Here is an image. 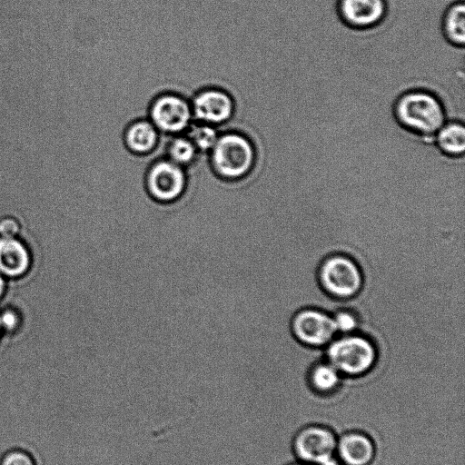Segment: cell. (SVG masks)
I'll return each mask as SVG.
<instances>
[{
  "label": "cell",
  "instance_id": "1",
  "mask_svg": "<svg viewBox=\"0 0 465 465\" xmlns=\"http://www.w3.org/2000/svg\"><path fill=\"white\" fill-rule=\"evenodd\" d=\"M392 115L407 133L433 143V136L449 119L443 98L429 88L414 87L401 93L392 105Z\"/></svg>",
  "mask_w": 465,
  "mask_h": 465
},
{
  "label": "cell",
  "instance_id": "2",
  "mask_svg": "<svg viewBox=\"0 0 465 465\" xmlns=\"http://www.w3.org/2000/svg\"><path fill=\"white\" fill-rule=\"evenodd\" d=\"M210 153L213 172L225 182H238L246 178L256 163V150L252 142L236 132L219 134Z\"/></svg>",
  "mask_w": 465,
  "mask_h": 465
},
{
  "label": "cell",
  "instance_id": "3",
  "mask_svg": "<svg viewBox=\"0 0 465 465\" xmlns=\"http://www.w3.org/2000/svg\"><path fill=\"white\" fill-rule=\"evenodd\" d=\"M325 358L341 374L350 378L365 376L377 365L379 352L367 336L352 333L334 338L324 348Z\"/></svg>",
  "mask_w": 465,
  "mask_h": 465
},
{
  "label": "cell",
  "instance_id": "4",
  "mask_svg": "<svg viewBox=\"0 0 465 465\" xmlns=\"http://www.w3.org/2000/svg\"><path fill=\"white\" fill-rule=\"evenodd\" d=\"M372 246L357 258L345 253L327 256L318 271V280L323 291L337 299H350L356 296L361 292L364 282L359 262Z\"/></svg>",
  "mask_w": 465,
  "mask_h": 465
},
{
  "label": "cell",
  "instance_id": "5",
  "mask_svg": "<svg viewBox=\"0 0 465 465\" xmlns=\"http://www.w3.org/2000/svg\"><path fill=\"white\" fill-rule=\"evenodd\" d=\"M337 437L328 427L319 424L302 428L294 436L292 450L298 460L309 465H337L334 459Z\"/></svg>",
  "mask_w": 465,
  "mask_h": 465
},
{
  "label": "cell",
  "instance_id": "6",
  "mask_svg": "<svg viewBox=\"0 0 465 465\" xmlns=\"http://www.w3.org/2000/svg\"><path fill=\"white\" fill-rule=\"evenodd\" d=\"M188 185L184 167L167 159L152 163L144 177L148 195L160 203H171L180 199Z\"/></svg>",
  "mask_w": 465,
  "mask_h": 465
},
{
  "label": "cell",
  "instance_id": "7",
  "mask_svg": "<svg viewBox=\"0 0 465 465\" xmlns=\"http://www.w3.org/2000/svg\"><path fill=\"white\" fill-rule=\"evenodd\" d=\"M150 121L159 132L178 135L185 132L193 118L191 103L176 94H163L152 103Z\"/></svg>",
  "mask_w": 465,
  "mask_h": 465
},
{
  "label": "cell",
  "instance_id": "8",
  "mask_svg": "<svg viewBox=\"0 0 465 465\" xmlns=\"http://www.w3.org/2000/svg\"><path fill=\"white\" fill-rule=\"evenodd\" d=\"M292 331L302 344L312 348H325L337 331L331 314L317 308H304L292 320Z\"/></svg>",
  "mask_w": 465,
  "mask_h": 465
},
{
  "label": "cell",
  "instance_id": "9",
  "mask_svg": "<svg viewBox=\"0 0 465 465\" xmlns=\"http://www.w3.org/2000/svg\"><path fill=\"white\" fill-rule=\"evenodd\" d=\"M335 12L345 27L369 31L383 24L390 10L387 0H337Z\"/></svg>",
  "mask_w": 465,
  "mask_h": 465
},
{
  "label": "cell",
  "instance_id": "10",
  "mask_svg": "<svg viewBox=\"0 0 465 465\" xmlns=\"http://www.w3.org/2000/svg\"><path fill=\"white\" fill-rule=\"evenodd\" d=\"M191 106L193 118L213 126L227 122L234 112L232 96L220 88L200 91L194 95Z\"/></svg>",
  "mask_w": 465,
  "mask_h": 465
},
{
  "label": "cell",
  "instance_id": "11",
  "mask_svg": "<svg viewBox=\"0 0 465 465\" xmlns=\"http://www.w3.org/2000/svg\"><path fill=\"white\" fill-rule=\"evenodd\" d=\"M30 248L19 236H0V273L6 279L25 275L32 265Z\"/></svg>",
  "mask_w": 465,
  "mask_h": 465
},
{
  "label": "cell",
  "instance_id": "12",
  "mask_svg": "<svg viewBox=\"0 0 465 465\" xmlns=\"http://www.w3.org/2000/svg\"><path fill=\"white\" fill-rule=\"evenodd\" d=\"M336 454L345 465H370L376 455L372 439L361 431H349L337 440Z\"/></svg>",
  "mask_w": 465,
  "mask_h": 465
},
{
  "label": "cell",
  "instance_id": "13",
  "mask_svg": "<svg viewBox=\"0 0 465 465\" xmlns=\"http://www.w3.org/2000/svg\"><path fill=\"white\" fill-rule=\"evenodd\" d=\"M435 148L445 157L461 159L465 154V124L460 119H448L433 136Z\"/></svg>",
  "mask_w": 465,
  "mask_h": 465
},
{
  "label": "cell",
  "instance_id": "14",
  "mask_svg": "<svg viewBox=\"0 0 465 465\" xmlns=\"http://www.w3.org/2000/svg\"><path fill=\"white\" fill-rule=\"evenodd\" d=\"M440 32L444 40L455 48L464 49L465 3L464 0L450 2L440 16Z\"/></svg>",
  "mask_w": 465,
  "mask_h": 465
},
{
  "label": "cell",
  "instance_id": "15",
  "mask_svg": "<svg viewBox=\"0 0 465 465\" xmlns=\"http://www.w3.org/2000/svg\"><path fill=\"white\" fill-rule=\"evenodd\" d=\"M159 133L150 120H137L126 128L124 143L132 153L146 154L157 145Z\"/></svg>",
  "mask_w": 465,
  "mask_h": 465
},
{
  "label": "cell",
  "instance_id": "16",
  "mask_svg": "<svg viewBox=\"0 0 465 465\" xmlns=\"http://www.w3.org/2000/svg\"><path fill=\"white\" fill-rule=\"evenodd\" d=\"M311 389L321 394L336 391L341 383V374L327 361L313 364L308 373Z\"/></svg>",
  "mask_w": 465,
  "mask_h": 465
},
{
  "label": "cell",
  "instance_id": "17",
  "mask_svg": "<svg viewBox=\"0 0 465 465\" xmlns=\"http://www.w3.org/2000/svg\"><path fill=\"white\" fill-rule=\"evenodd\" d=\"M198 153L194 144L186 135L174 136L167 147L168 159L183 167L193 163Z\"/></svg>",
  "mask_w": 465,
  "mask_h": 465
},
{
  "label": "cell",
  "instance_id": "18",
  "mask_svg": "<svg viewBox=\"0 0 465 465\" xmlns=\"http://www.w3.org/2000/svg\"><path fill=\"white\" fill-rule=\"evenodd\" d=\"M185 133L199 153L210 152L219 136L215 126L200 122L192 123Z\"/></svg>",
  "mask_w": 465,
  "mask_h": 465
},
{
  "label": "cell",
  "instance_id": "19",
  "mask_svg": "<svg viewBox=\"0 0 465 465\" xmlns=\"http://www.w3.org/2000/svg\"><path fill=\"white\" fill-rule=\"evenodd\" d=\"M0 323L3 333L11 334L18 331L22 324L21 312L14 305L0 302Z\"/></svg>",
  "mask_w": 465,
  "mask_h": 465
},
{
  "label": "cell",
  "instance_id": "20",
  "mask_svg": "<svg viewBox=\"0 0 465 465\" xmlns=\"http://www.w3.org/2000/svg\"><path fill=\"white\" fill-rule=\"evenodd\" d=\"M0 465H36V462L28 451L15 448L2 456Z\"/></svg>",
  "mask_w": 465,
  "mask_h": 465
},
{
  "label": "cell",
  "instance_id": "21",
  "mask_svg": "<svg viewBox=\"0 0 465 465\" xmlns=\"http://www.w3.org/2000/svg\"><path fill=\"white\" fill-rule=\"evenodd\" d=\"M21 231L20 222L13 215L0 217V236L18 237Z\"/></svg>",
  "mask_w": 465,
  "mask_h": 465
},
{
  "label": "cell",
  "instance_id": "22",
  "mask_svg": "<svg viewBox=\"0 0 465 465\" xmlns=\"http://www.w3.org/2000/svg\"><path fill=\"white\" fill-rule=\"evenodd\" d=\"M7 287L6 278L0 273V301L4 297Z\"/></svg>",
  "mask_w": 465,
  "mask_h": 465
},
{
  "label": "cell",
  "instance_id": "23",
  "mask_svg": "<svg viewBox=\"0 0 465 465\" xmlns=\"http://www.w3.org/2000/svg\"><path fill=\"white\" fill-rule=\"evenodd\" d=\"M288 465H309V464L301 462V463H291V464H288Z\"/></svg>",
  "mask_w": 465,
  "mask_h": 465
},
{
  "label": "cell",
  "instance_id": "24",
  "mask_svg": "<svg viewBox=\"0 0 465 465\" xmlns=\"http://www.w3.org/2000/svg\"><path fill=\"white\" fill-rule=\"evenodd\" d=\"M2 334H3V331H2V327H1V323H0V339L2 337Z\"/></svg>",
  "mask_w": 465,
  "mask_h": 465
}]
</instances>
